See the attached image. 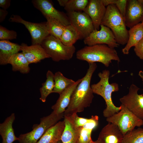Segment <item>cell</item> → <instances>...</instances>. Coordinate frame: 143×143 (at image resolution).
Segmentation results:
<instances>
[{"mask_svg": "<svg viewBox=\"0 0 143 143\" xmlns=\"http://www.w3.org/2000/svg\"><path fill=\"white\" fill-rule=\"evenodd\" d=\"M106 8L101 0H89L83 11L87 13L91 18L94 30H99L106 12Z\"/></svg>", "mask_w": 143, "mask_h": 143, "instance_id": "cell-14", "label": "cell"}, {"mask_svg": "<svg viewBox=\"0 0 143 143\" xmlns=\"http://www.w3.org/2000/svg\"><path fill=\"white\" fill-rule=\"evenodd\" d=\"M16 32L13 30H9L5 27L0 25V40H12L16 38Z\"/></svg>", "mask_w": 143, "mask_h": 143, "instance_id": "cell-31", "label": "cell"}, {"mask_svg": "<svg viewBox=\"0 0 143 143\" xmlns=\"http://www.w3.org/2000/svg\"><path fill=\"white\" fill-rule=\"evenodd\" d=\"M120 106V110L107 118L106 120L117 126L124 136L136 127L142 126L143 120L137 117L123 105L121 104Z\"/></svg>", "mask_w": 143, "mask_h": 143, "instance_id": "cell-6", "label": "cell"}, {"mask_svg": "<svg viewBox=\"0 0 143 143\" xmlns=\"http://www.w3.org/2000/svg\"><path fill=\"white\" fill-rule=\"evenodd\" d=\"M64 113L59 114L53 111L49 115L40 119L39 124L31 131L20 134L19 137V143H37L46 131L63 118Z\"/></svg>", "mask_w": 143, "mask_h": 143, "instance_id": "cell-7", "label": "cell"}, {"mask_svg": "<svg viewBox=\"0 0 143 143\" xmlns=\"http://www.w3.org/2000/svg\"><path fill=\"white\" fill-rule=\"evenodd\" d=\"M21 46V51L29 64L37 63L42 60L50 57L41 44L28 46L22 43Z\"/></svg>", "mask_w": 143, "mask_h": 143, "instance_id": "cell-15", "label": "cell"}, {"mask_svg": "<svg viewBox=\"0 0 143 143\" xmlns=\"http://www.w3.org/2000/svg\"><path fill=\"white\" fill-rule=\"evenodd\" d=\"M104 5L106 7L113 4H115L116 0H101Z\"/></svg>", "mask_w": 143, "mask_h": 143, "instance_id": "cell-38", "label": "cell"}, {"mask_svg": "<svg viewBox=\"0 0 143 143\" xmlns=\"http://www.w3.org/2000/svg\"><path fill=\"white\" fill-rule=\"evenodd\" d=\"M122 143H143V128L138 127L127 133Z\"/></svg>", "mask_w": 143, "mask_h": 143, "instance_id": "cell-28", "label": "cell"}, {"mask_svg": "<svg viewBox=\"0 0 143 143\" xmlns=\"http://www.w3.org/2000/svg\"><path fill=\"white\" fill-rule=\"evenodd\" d=\"M92 143H102V142L99 139H97L96 141H94Z\"/></svg>", "mask_w": 143, "mask_h": 143, "instance_id": "cell-41", "label": "cell"}, {"mask_svg": "<svg viewBox=\"0 0 143 143\" xmlns=\"http://www.w3.org/2000/svg\"><path fill=\"white\" fill-rule=\"evenodd\" d=\"M82 78L79 79L75 83L65 90L60 95L55 104L51 107L55 114H59L64 113L70 102L71 97L74 90Z\"/></svg>", "mask_w": 143, "mask_h": 143, "instance_id": "cell-17", "label": "cell"}, {"mask_svg": "<svg viewBox=\"0 0 143 143\" xmlns=\"http://www.w3.org/2000/svg\"><path fill=\"white\" fill-rule=\"evenodd\" d=\"M100 29L94 30L84 40V44L88 46L98 44H105L114 48L119 46L110 29L101 24Z\"/></svg>", "mask_w": 143, "mask_h": 143, "instance_id": "cell-9", "label": "cell"}, {"mask_svg": "<svg viewBox=\"0 0 143 143\" xmlns=\"http://www.w3.org/2000/svg\"><path fill=\"white\" fill-rule=\"evenodd\" d=\"M79 39L80 37L78 33L71 24L65 26L60 39L63 44L68 46L74 45Z\"/></svg>", "mask_w": 143, "mask_h": 143, "instance_id": "cell-25", "label": "cell"}, {"mask_svg": "<svg viewBox=\"0 0 143 143\" xmlns=\"http://www.w3.org/2000/svg\"><path fill=\"white\" fill-rule=\"evenodd\" d=\"M134 51L136 55L143 60V38L134 46Z\"/></svg>", "mask_w": 143, "mask_h": 143, "instance_id": "cell-35", "label": "cell"}, {"mask_svg": "<svg viewBox=\"0 0 143 143\" xmlns=\"http://www.w3.org/2000/svg\"><path fill=\"white\" fill-rule=\"evenodd\" d=\"M8 12L6 10L0 8V23L2 22L5 19Z\"/></svg>", "mask_w": 143, "mask_h": 143, "instance_id": "cell-37", "label": "cell"}, {"mask_svg": "<svg viewBox=\"0 0 143 143\" xmlns=\"http://www.w3.org/2000/svg\"><path fill=\"white\" fill-rule=\"evenodd\" d=\"M69 0H57L59 5L61 6L64 7L66 5Z\"/></svg>", "mask_w": 143, "mask_h": 143, "instance_id": "cell-39", "label": "cell"}, {"mask_svg": "<svg viewBox=\"0 0 143 143\" xmlns=\"http://www.w3.org/2000/svg\"><path fill=\"white\" fill-rule=\"evenodd\" d=\"M54 74L51 71L48 70L46 73V79L42 84V86L39 89L41 94L40 100L45 102L47 97L52 93L54 87Z\"/></svg>", "mask_w": 143, "mask_h": 143, "instance_id": "cell-26", "label": "cell"}, {"mask_svg": "<svg viewBox=\"0 0 143 143\" xmlns=\"http://www.w3.org/2000/svg\"><path fill=\"white\" fill-rule=\"evenodd\" d=\"M67 15L70 24L78 33L80 39H84L94 30L91 18L84 11L69 12Z\"/></svg>", "mask_w": 143, "mask_h": 143, "instance_id": "cell-11", "label": "cell"}, {"mask_svg": "<svg viewBox=\"0 0 143 143\" xmlns=\"http://www.w3.org/2000/svg\"><path fill=\"white\" fill-rule=\"evenodd\" d=\"M11 2L10 0H0V7L6 10L10 6Z\"/></svg>", "mask_w": 143, "mask_h": 143, "instance_id": "cell-36", "label": "cell"}, {"mask_svg": "<svg viewBox=\"0 0 143 143\" xmlns=\"http://www.w3.org/2000/svg\"><path fill=\"white\" fill-rule=\"evenodd\" d=\"M99 117L97 115H92L89 121L83 127L93 130L98 125Z\"/></svg>", "mask_w": 143, "mask_h": 143, "instance_id": "cell-34", "label": "cell"}, {"mask_svg": "<svg viewBox=\"0 0 143 143\" xmlns=\"http://www.w3.org/2000/svg\"><path fill=\"white\" fill-rule=\"evenodd\" d=\"M65 126L64 120L59 121L49 128L37 143H57L61 140Z\"/></svg>", "mask_w": 143, "mask_h": 143, "instance_id": "cell-19", "label": "cell"}, {"mask_svg": "<svg viewBox=\"0 0 143 143\" xmlns=\"http://www.w3.org/2000/svg\"><path fill=\"white\" fill-rule=\"evenodd\" d=\"M143 21V0L127 1L125 15L126 26L130 28Z\"/></svg>", "mask_w": 143, "mask_h": 143, "instance_id": "cell-13", "label": "cell"}, {"mask_svg": "<svg viewBox=\"0 0 143 143\" xmlns=\"http://www.w3.org/2000/svg\"><path fill=\"white\" fill-rule=\"evenodd\" d=\"M65 127L61 141L62 143H78L81 127L75 125L71 115H64Z\"/></svg>", "mask_w": 143, "mask_h": 143, "instance_id": "cell-16", "label": "cell"}, {"mask_svg": "<svg viewBox=\"0 0 143 143\" xmlns=\"http://www.w3.org/2000/svg\"><path fill=\"white\" fill-rule=\"evenodd\" d=\"M76 58L87 61L89 64L98 62L108 67L111 61H120L117 52L114 48L105 44L86 46L76 52Z\"/></svg>", "mask_w": 143, "mask_h": 143, "instance_id": "cell-2", "label": "cell"}, {"mask_svg": "<svg viewBox=\"0 0 143 143\" xmlns=\"http://www.w3.org/2000/svg\"><path fill=\"white\" fill-rule=\"evenodd\" d=\"M141 23H142L143 26V21L141 22Z\"/></svg>", "mask_w": 143, "mask_h": 143, "instance_id": "cell-43", "label": "cell"}, {"mask_svg": "<svg viewBox=\"0 0 143 143\" xmlns=\"http://www.w3.org/2000/svg\"><path fill=\"white\" fill-rule=\"evenodd\" d=\"M106 8L101 24L110 29L118 44H126L128 39V30L125 19L115 5H109Z\"/></svg>", "mask_w": 143, "mask_h": 143, "instance_id": "cell-4", "label": "cell"}, {"mask_svg": "<svg viewBox=\"0 0 143 143\" xmlns=\"http://www.w3.org/2000/svg\"><path fill=\"white\" fill-rule=\"evenodd\" d=\"M71 115L75 125L77 127L83 126L89 121L90 119L79 117L77 113H74Z\"/></svg>", "mask_w": 143, "mask_h": 143, "instance_id": "cell-32", "label": "cell"}, {"mask_svg": "<svg viewBox=\"0 0 143 143\" xmlns=\"http://www.w3.org/2000/svg\"><path fill=\"white\" fill-rule=\"evenodd\" d=\"M123 136L117 126L108 123L102 129L98 138L102 143H122Z\"/></svg>", "mask_w": 143, "mask_h": 143, "instance_id": "cell-18", "label": "cell"}, {"mask_svg": "<svg viewBox=\"0 0 143 143\" xmlns=\"http://www.w3.org/2000/svg\"><path fill=\"white\" fill-rule=\"evenodd\" d=\"M138 74L139 76L141 79L143 84V71L142 70H140L138 73Z\"/></svg>", "mask_w": 143, "mask_h": 143, "instance_id": "cell-40", "label": "cell"}, {"mask_svg": "<svg viewBox=\"0 0 143 143\" xmlns=\"http://www.w3.org/2000/svg\"><path fill=\"white\" fill-rule=\"evenodd\" d=\"M89 0H69L64 7L68 12L83 11L87 5Z\"/></svg>", "mask_w": 143, "mask_h": 143, "instance_id": "cell-29", "label": "cell"}, {"mask_svg": "<svg viewBox=\"0 0 143 143\" xmlns=\"http://www.w3.org/2000/svg\"><path fill=\"white\" fill-rule=\"evenodd\" d=\"M92 130L85 128L81 127L78 143H92L93 141L91 137Z\"/></svg>", "mask_w": 143, "mask_h": 143, "instance_id": "cell-30", "label": "cell"}, {"mask_svg": "<svg viewBox=\"0 0 143 143\" xmlns=\"http://www.w3.org/2000/svg\"><path fill=\"white\" fill-rule=\"evenodd\" d=\"M110 72L109 70H104L99 73L98 76L100 79V81L96 84L91 85L94 93L101 96L104 99L106 105L104 110V116L107 118L110 117L119 112L121 106H116L113 102L111 95L113 92L119 90L118 84L116 83L110 84L109 82Z\"/></svg>", "mask_w": 143, "mask_h": 143, "instance_id": "cell-3", "label": "cell"}, {"mask_svg": "<svg viewBox=\"0 0 143 143\" xmlns=\"http://www.w3.org/2000/svg\"><path fill=\"white\" fill-rule=\"evenodd\" d=\"M41 45L54 61L71 59L75 52L74 45H65L60 40L49 35L42 41Z\"/></svg>", "mask_w": 143, "mask_h": 143, "instance_id": "cell-5", "label": "cell"}, {"mask_svg": "<svg viewBox=\"0 0 143 143\" xmlns=\"http://www.w3.org/2000/svg\"><path fill=\"white\" fill-rule=\"evenodd\" d=\"M57 143H62V142L61 140H60Z\"/></svg>", "mask_w": 143, "mask_h": 143, "instance_id": "cell-42", "label": "cell"}, {"mask_svg": "<svg viewBox=\"0 0 143 143\" xmlns=\"http://www.w3.org/2000/svg\"><path fill=\"white\" fill-rule=\"evenodd\" d=\"M20 51L21 45L7 40H0V65L8 64L11 57Z\"/></svg>", "mask_w": 143, "mask_h": 143, "instance_id": "cell-20", "label": "cell"}, {"mask_svg": "<svg viewBox=\"0 0 143 143\" xmlns=\"http://www.w3.org/2000/svg\"><path fill=\"white\" fill-rule=\"evenodd\" d=\"M89 67L81 81L77 86L72 95L70 104L64 115H72L83 111L90 106L94 97L91 85L92 75L97 66L96 63L89 64Z\"/></svg>", "mask_w": 143, "mask_h": 143, "instance_id": "cell-1", "label": "cell"}, {"mask_svg": "<svg viewBox=\"0 0 143 143\" xmlns=\"http://www.w3.org/2000/svg\"><path fill=\"white\" fill-rule=\"evenodd\" d=\"M54 87L52 93L60 95L65 90L74 83L75 81L65 77L60 72L54 74Z\"/></svg>", "mask_w": 143, "mask_h": 143, "instance_id": "cell-24", "label": "cell"}, {"mask_svg": "<svg viewBox=\"0 0 143 143\" xmlns=\"http://www.w3.org/2000/svg\"><path fill=\"white\" fill-rule=\"evenodd\" d=\"M46 27L50 35L60 39L65 26L59 21L50 17H46Z\"/></svg>", "mask_w": 143, "mask_h": 143, "instance_id": "cell-27", "label": "cell"}, {"mask_svg": "<svg viewBox=\"0 0 143 143\" xmlns=\"http://www.w3.org/2000/svg\"><path fill=\"white\" fill-rule=\"evenodd\" d=\"M9 21L22 24L25 26L30 34L32 45L41 44L43 40L50 35L46 23H32L23 19L19 15H14L11 16Z\"/></svg>", "mask_w": 143, "mask_h": 143, "instance_id": "cell-8", "label": "cell"}, {"mask_svg": "<svg viewBox=\"0 0 143 143\" xmlns=\"http://www.w3.org/2000/svg\"><path fill=\"white\" fill-rule=\"evenodd\" d=\"M140 89L132 84L128 93L120 99L121 104L139 118L143 120V94H138Z\"/></svg>", "mask_w": 143, "mask_h": 143, "instance_id": "cell-10", "label": "cell"}, {"mask_svg": "<svg viewBox=\"0 0 143 143\" xmlns=\"http://www.w3.org/2000/svg\"><path fill=\"white\" fill-rule=\"evenodd\" d=\"M8 64L11 65L14 72L19 71L22 74H27L30 72V64L22 52L12 56Z\"/></svg>", "mask_w": 143, "mask_h": 143, "instance_id": "cell-23", "label": "cell"}, {"mask_svg": "<svg viewBox=\"0 0 143 143\" xmlns=\"http://www.w3.org/2000/svg\"><path fill=\"white\" fill-rule=\"evenodd\" d=\"M128 39L125 46L122 49L123 53L128 54L130 48L135 46L143 38V26L140 23L128 30Z\"/></svg>", "mask_w": 143, "mask_h": 143, "instance_id": "cell-22", "label": "cell"}, {"mask_svg": "<svg viewBox=\"0 0 143 143\" xmlns=\"http://www.w3.org/2000/svg\"><path fill=\"white\" fill-rule=\"evenodd\" d=\"M15 119V114L12 113L3 122L0 124V135L2 140V143H12L19 140V138L15 136L12 127Z\"/></svg>", "mask_w": 143, "mask_h": 143, "instance_id": "cell-21", "label": "cell"}, {"mask_svg": "<svg viewBox=\"0 0 143 143\" xmlns=\"http://www.w3.org/2000/svg\"><path fill=\"white\" fill-rule=\"evenodd\" d=\"M127 1V0H116L115 4L125 20Z\"/></svg>", "mask_w": 143, "mask_h": 143, "instance_id": "cell-33", "label": "cell"}, {"mask_svg": "<svg viewBox=\"0 0 143 143\" xmlns=\"http://www.w3.org/2000/svg\"><path fill=\"white\" fill-rule=\"evenodd\" d=\"M34 6L39 10L45 18L50 17L59 21L65 26L70 24L67 15L55 8L52 3L47 0H33Z\"/></svg>", "mask_w": 143, "mask_h": 143, "instance_id": "cell-12", "label": "cell"}]
</instances>
